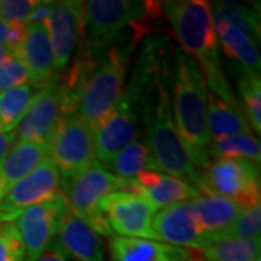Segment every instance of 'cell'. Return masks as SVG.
Listing matches in <instances>:
<instances>
[{
	"instance_id": "obj_1",
	"label": "cell",
	"mask_w": 261,
	"mask_h": 261,
	"mask_svg": "<svg viewBox=\"0 0 261 261\" xmlns=\"http://www.w3.org/2000/svg\"><path fill=\"white\" fill-rule=\"evenodd\" d=\"M173 51L168 37L148 35L130 77L140 86L141 123L144 144L148 149V170L177 177L200 189L202 176L189 159L178 137L171 112V64Z\"/></svg>"
},
{
	"instance_id": "obj_2",
	"label": "cell",
	"mask_w": 261,
	"mask_h": 261,
	"mask_svg": "<svg viewBox=\"0 0 261 261\" xmlns=\"http://www.w3.org/2000/svg\"><path fill=\"white\" fill-rule=\"evenodd\" d=\"M161 8L180 49L199 67L207 90L241 108L222 68L211 5L205 0H170L163 2Z\"/></svg>"
},
{
	"instance_id": "obj_3",
	"label": "cell",
	"mask_w": 261,
	"mask_h": 261,
	"mask_svg": "<svg viewBox=\"0 0 261 261\" xmlns=\"http://www.w3.org/2000/svg\"><path fill=\"white\" fill-rule=\"evenodd\" d=\"M170 90L178 137L193 166L203 171L214 160L207 132V87L199 67L180 48L173 51Z\"/></svg>"
},
{
	"instance_id": "obj_4",
	"label": "cell",
	"mask_w": 261,
	"mask_h": 261,
	"mask_svg": "<svg viewBox=\"0 0 261 261\" xmlns=\"http://www.w3.org/2000/svg\"><path fill=\"white\" fill-rule=\"evenodd\" d=\"M140 39L134 32L112 44L93 48V64L77 102L79 115L92 129L112 112L125 89L129 60Z\"/></svg>"
},
{
	"instance_id": "obj_5",
	"label": "cell",
	"mask_w": 261,
	"mask_h": 261,
	"mask_svg": "<svg viewBox=\"0 0 261 261\" xmlns=\"http://www.w3.org/2000/svg\"><path fill=\"white\" fill-rule=\"evenodd\" d=\"M163 15L161 3L138 0L84 2V41L103 47L125 37L132 29L138 38L151 35V22Z\"/></svg>"
},
{
	"instance_id": "obj_6",
	"label": "cell",
	"mask_w": 261,
	"mask_h": 261,
	"mask_svg": "<svg viewBox=\"0 0 261 261\" xmlns=\"http://www.w3.org/2000/svg\"><path fill=\"white\" fill-rule=\"evenodd\" d=\"M61 185L70 209L100 237L111 238L113 233L99 206L108 195L125 192L126 183L113 176L99 161H93L79 176Z\"/></svg>"
},
{
	"instance_id": "obj_7",
	"label": "cell",
	"mask_w": 261,
	"mask_h": 261,
	"mask_svg": "<svg viewBox=\"0 0 261 261\" xmlns=\"http://www.w3.org/2000/svg\"><path fill=\"white\" fill-rule=\"evenodd\" d=\"M141 134V92L130 77L113 111L93 129L94 157L108 166L113 157Z\"/></svg>"
},
{
	"instance_id": "obj_8",
	"label": "cell",
	"mask_w": 261,
	"mask_h": 261,
	"mask_svg": "<svg viewBox=\"0 0 261 261\" xmlns=\"http://www.w3.org/2000/svg\"><path fill=\"white\" fill-rule=\"evenodd\" d=\"M199 192L231 199L241 207L260 203V164L241 159H215L200 171Z\"/></svg>"
},
{
	"instance_id": "obj_9",
	"label": "cell",
	"mask_w": 261,
	"mask_h": 261,
	"mask_svg": "<svg viewBox=\"0 0 261 261\" xmlns=\"http://www.w3.org/2000/svg\"><path fill=\"white\" fill-rule=\"evenodd\" d=\"M49 159L61 183L79 176L96 161L93 129L75 113L61 116L49 142Z\"/></svg>"
},
{
	"instance_id": "obj_10",
	"label": "cell",
	"mask_w": 261,
	"mask_h": 261,
	"mask_svg": "<svg viewBox=\"0 0 261 261\" xmlns=\"http://www.w3.org/2000/svg\"><path fill=\"white\" fill-rule=\"evenodd\" d=\"M67 209L68 200L60 190L45 202L27 207L15 221L9 222L22 244L23 261H35L45 251L56 238Z\"/></svg>"
},
{
	"instance_id": "obj_11",
	"label": "cell",
	"mask_w": 261,
	"mask_h": 261,
	"mask_svg": "<svg viewBox=\"0 0 261 261\" xmlns=\"http://www.w3.org/2000/svg\"><path fill=\"white\" fill-rule=\"evenodd\" d=\"M99 211L113 235L160 241L159 235L152 229L155 211L140 195L122 190L111 193L100 202Z\"/></svg>"
},
{
	"instance_id": "obj_12",
	"label": "cell",
	"mask_w": 261,
	"mask_h": 261,
	"mask_svg": "<svg viewBox=\"0 0 261 261\" xmlns=\"http://www.w3.org/2000/svg\"><path fill=\"white\" fill-rule=\"evenodd\" d=\"M61 178L53 160L48 157L28 176L19 180L0 200V224L15 221L29 206L42 203L61 190Z\"/></svg>"
},
{
	"instance_id": "obj_13",
	"label": "cell",
	"mask_w": 261,
	"mask_h": 261,
	"mask_svg": "<svg viewBox=\"0 0 261 261\" xmlns=\"http://www.w3.org/2000/svg\"><path fill=\"white\" fill-rule=\"evenodd\" d=\"M84 2L61 0L54 2L49 18L45 22L54 56L56 73L68 65L75 48L84 38Z\"/></svg>"
},
{
	"instance_id": "obj_14",
	"label": "cell",
	"mask_w": 261,
	"mask_h": 261,
	"mask_svg": "<svg viewBox=\"0 0 261 261\" xmlns=\"http://www.w3.org/2000/svg\"><path fill=\"white\" fill-rule=\"evenodd\" d=\"M152 229L160 241L185 250L202 251L212 240L197 224L192 200L178 202L160 209L152 218Z\"/></svg>"
},
{
	"instance_id": "obj_15",
	"label": "cell",
	"mask_w": 261,
	"mask_h": 261,
	"mask_svg": "<svg viewBox=\"0 0 261 261\" xmlns=\"http://www.w3.org/2000/svg\"><path fill=\"white\" fill-rule=\"evenodd\" d=\"M57 74L38 89L28 111L15 129L18 141H29L49 147L57 125L61 119Z\"/></svg>"
},
{
	"instance_id": "obj_16",
	"label": "cell",
	"mask_w": 261,
	"mask_h": 261,
	"mask_svg": "<svg viewBox=\"0 0 261 261\" xmlns=\"http://www.w3.org/2000/svg\"><path fill=\"white\" fill-rule=\"evenodd\" d=\"M125 192L144 197L155 212L178 202L190 200L199 190L177 177L159 173L154 170H142L132 183H126Z\"/></svg>"
},
{
	"instance_id": "obj_17",
	"label": "cell",
	"mask_w": 261,
	"mask_h": 261,
	"mask_svg": "<svg viewBox=\"0 0 261 261\" xmlns=\"http://www.w3.org/2000/svg\"><path fill=\"white\" fill-rule=\"evenodd\" d=\"M54 240L70 261H106L102 237L77 216L70 206Z\"/></svg>"
},
{
	"instance_id": "obj_18",
	"label": "cell",
	"mask_w": 261,
	"mask_h": 261,
	"mask_svg": "<svg viewBox=\"0 0 261 261\" xmlns=\"http://www.w3.org/2000/svg\"><path fill=\"white\" fill-rule=\"evenodd\" d=\"M12 54L27 68L31 83L42 86L57 74L45 23L28 25L23 41Z\"/></svg>"
},
{
	"instance_id": "obj_19",
	"label": "cell",
	"mask_w": 261,
	"mask_h": 261,
	"mask_svg": "<svg viewBox=\"0 0 261 261\" xmlns=\"http://www.w3.org/2000/svg\"><path fill=\"white\" fill-rule=\"evenodd\" d=\"M111 261H202L193 250H185L160 241L125 238L112 235L109 238Z\"/></svg>"
},
{
	"instance_id": "obj_20",
	"label": "cell",
	"mask_w": 261,
	"mask_h": 261,
	"mask_svg": "<svg viewBox=\"0 0 261 261\" xmlns=\"http://www.w3.org/2000/svg\"><path fill=\"white\" fill-rule=\"evenodd\" d=\"M192 200L197 224L212 243L228 235L243 207L233 200L211 192H199Z\"/></svg>"
},
{
	"instance_id": "obj_21",
	"label": "cell",
	"mask_w": 261,
	"mask_h": 261,
	"mask_svg": "<svg viewBox=\"0 0 261 261\" xmlns=\"http://www.w3.org/2000/svg\"><path fill=\"white\" fill-rule=\"evenodd\" d=\"M48 157L49 147L47 145L16 140L8 155L0 163V200L19 180L28 176Z\"/></svg>"
},
{
	"instance_id": "obj_22",
	"label": "cell",
	"mask_w": 261,
	"mask_h": 261,
	"mask_svg": "<svg viewBox=\"0 0 261 261\" xmlns=\"http://www.w3.org/2000/svg\"><path fill=\"white\" fill-rule=\"evenodd\" d=\"M212 19L218 44H221L226 57L231 60V68H240L260 74L261 60L258 45H255L240 29L224 19L218 16H212Z\"/></svg>"
},
{
	"instance_id": "obj_23",
	"label": "cell",
	"mask_w": 261,
	"mask_h": 261,
	"mask_svg": "<svg viewBox=\"0 0 261 261\" xmlns=\"http://www.w3.org/2000/svg\"><path fill=\"white\" fill-rule=\"evenodd\" d=\"M207 132L211 142L240 134H251L252 129L241 108L231 106L207 90Z\"/></svg>"
},
{
	"instance_id": "obj_24",
	"label": "cell",
	"mask_w": 261,
	"mask_h": 261,
	"mask_svg": "<svg viewBox=\"0 0 261 261\" xmlns=\"http://www.w3.org/2000/svg\"><path fill=\"white\" fill-rule=\"evenodd\" d=\"M41 86L25 83L0 93V125L2 132H13L28 111Z\"/></svg>"
},
{
	"instance_id": "obj_25",
	"label": "cell",
	"mask_w": 261,
	"mask_h": 261,
	"mask_svg": "<svg viewBox=\"0 0 261 261\" xmlns=\"http://www.w3.org/2000/svg\"><path fill=\"white\" fill-rule=\"evenodd\" d=\"M212 16L224 19L232 27L240 29L244 35L251 39L255 45H260V15L258 9L237 2H212Z\"/></svg>"
},
{
	"instance_id": "obj_26",
	"label": "cell",
	"mask_w": 261,
	"mask_h": 261,
	"mask_svg": "<svg viewBox=\"0 0 261 261\" xmlns=\"http://www.w3.org/2000/svg\"><path fill=\"white\" fill-rule=\"evenodd\" d=\"M260 240L224 237L209 244L200 254L203 261H254L260 254Z\"/></svg>"
},
{
	"instance_id": "obj_27",
	"label": "cell",
	"mask_w": 261,
	"mask_h": 261,
	"mask_svg": "<svg viewBox=\"0 0 261 261\" xmlns=\"http://www.w3.org/2000/svg\"><path fill=\"white\" fill-rule=\"evenodd\" d=\"M105 167L122 181L132 183L142 170L148 168V149L142 141H132Z\"/></svg>"
},
{
	"instance_id": "obj_28",
	"label": "cell",
	"mask_w": 261,
	"mask_h": 261,
	"mask_svg": "<svg viewBox=\"0 0 261 261\" xmlns=\"http://www.w3.org/2000/svg\"><path fill=\"white\" fill-rule=\"evenodd\" d=\"M244 113L252 130L261 132V79L260 74L233 68Z\"/></svg>"
},
{
	"instance_id": "obj_29",
	"label": "cell",
	"mask_w": 261,
	"mask_h": 261,
	"mask_svg": "<svg viewBox=\"0 0 261 261\" xmlns=\"http://www.w3.org/2000/svg\"><path fill=\"white\" fill-rule=\"evenodd\" d=\"M212 157L215 159L250 160L257 164L261 161L258 138L252 134H240L212 142Z\"/></svg>"
},
{
	"instance_id": "obj_30",
	"label": "cell",
	"mask_w": 261,
	"mask_h": 261,
	"mask_svg": "<svg viewBox=\"0 0 261 261\" xmlns=\"http://www.w3.org/2000/svg\"><path fill=\"white\" fill-rule=\"evenodd\" d=\"M261 205L244 207L226 237L241 240H260Z\"/></svg>"
},
{
	"instance_id": "obj_31",
	"label": "cell",
	"mask_w": 261,
	"mask_h": 261,
	"mask_svg": "<svg viewBox=\"0 0 261 261\" xmlns=\"http://www.w3.org/2000/svg\"><path fill=\"white\" fill-rule=\"evenodd\" d=\"M29 82L31 80L27 68L19 61L18 57L10 54L6 61L0 65V93Z\"/></svg>"
},
{
	"instance_id": "obj_32",
	"label": "cell",
	"mask_w": 261,
	"mask_h": 261,
	"mask_svg": "<svg viewBox=\"0 0 261 261\" xmlns=\"http://www.w3.org/2000/svg\"><path fill=\"white\" fill-rule=\"evenodd\" d=\"M37 0H5L0 8V19L6 23H22L28 25L29 16L35 8Z\"/></svg>"
},
{
	"instance_id": "obj_33",
	"label": "cell",
	"mask_w": 261,
	"mask_h": 261,
	"mask_svg": "<svg viewBox=\"0 0 261 261\" xmlns=\"http://www.w3.org/2000/svg\"><path fill=\"white\" fill-rule=\"evenodd\" d=\"M23 248L10 224H0V261H23Z\"/></svg>"
},
{
	"instance_id": "obj_34",
	"label": "cell",
	"mask_w": 261,
	"mask_h": 261,
	"mask_svg": "<svg viewBox=\"0 0 261 261\" xmlns=\"http://www.w3.org/2000/svg\"><path fill=\"white\" fill-rule=\"evenodd\" d=\"M27 27L28 25H22V23H9V32L6 38V48L10 53H13L16 48L20 45V42L23 41L25 34H27Z\"/></svg>"
},
{
	"instance_id": "obj_35",
	"label": "cell",
	"mask_w": 261,
	"mask_h": 261,
	"mask_svg": "<svg viewBox=\"0 0 261 261\" xmlns=\"http://www.w3.org/2000/svg\"><path fill=\"white\" fill-rule=\"evenodd\" d=\"M53 3L54 2H38L35 5V8L32 9V13L29 16L28 25H39V23H45L47 19L49 18V13H51V9H53Z\"/></svg>"
},
{
	"instance_id": "obj_36",
	"label": "cell",
	"mask_w": 261,
	"mask_h": 261,
	"mask_svg": "<svg viewBox=\"0 0 261 261\" xmlns=\"http://www.w3.org/2000/svg\"><path fill=\"white\" fill-rule=\"evenodd\" d=\"M35 261H70L68 257L65 255L64 251L60 248V245L57 244L56 240H53L49 245L45 248V251L42 252Z\"/></svg>"
},
{
	"instance_id": "obj_37",
	"label": "cell",
	"mask_w": 261,
	"mask_h": 261,
	"mask_svg": "<svg viewBox=\"0 0 261 261\" xmlns=\"http://www.w3.org/2000/svg\"><path fill=\"white\" fill-rule=\"evenodd\" d=\"M16 140L18 138H16L15 130L13 132H0V163L8 155V152L13 147Z\"/></svg>"
},
{
	"instance_id": "obj_38",
	"label": "cell",
	"mask_w": 261,
	"mask_h": 261,
	"mask_svg": "<svg viewBox=\"0 0 261 261\" xmlns=\"http://www.w3.org/2000/svg\"><path fill=\"white\" fill-rule=\"evenodd\" d=\"M8 32H9V23H6L3 19H0V47H6Z\"/></svg>"
},
{
	"instance_id": "obj_39",
	"label": "cell",
	"mask_w": 261,
	"mask_h": 261,
	"mask_svg": "<svg viewBox=\"0 0 261 261\" xmlns=\"http://www.w3.org/2000/svg\"><path fill=\"white\" fill-rule=\"evenodd\" d=\"M12 53H10L9 49L6 47H0V65L3 64L5 61H6V58L10 56Z\"/></svg>"
},
{
	"instance_id": "obj_40",
	"label": "cell",
	"mask_w": 261,
	"mask_h": 261,
	"mask_svg": "<svg viewBox=\"0 0 261 261\" xmlns=\"http://www.w3.org/2000/svg\"><path fill=\"white\" fill-rule=\"evenodd\" d=\"M254 261H261V257H260V254H258V255H257V257H255V258H254Z\"/></svg>"
},
{
	"instance_id": "obj_41",
	"label": "cell",
	"mask_w": 261,
	"mask_h": 261,
	"mask_svg": "<svg viewBox=\"0 0 261 261\" xmlns=\"http://www.w3.org/2000/svg\"><path fill=\"white\" fill-rule=\"evenodd\" d=\"M2 2H3V0H0V8H2Z\"/></svg>"
}]
</instances>
